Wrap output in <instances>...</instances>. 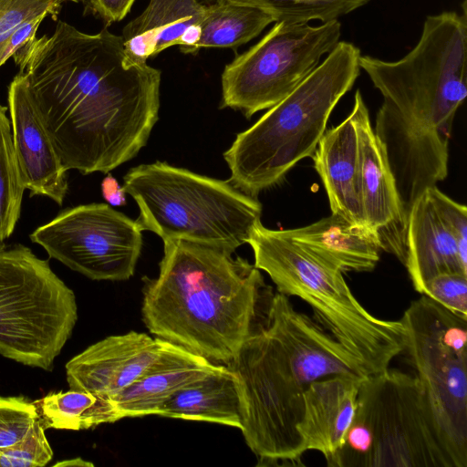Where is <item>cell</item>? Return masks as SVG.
<instances>
[{"label": "cell", "instance_id": "cell-32", "mask_svg": "<svg viewBox=\"0 0 467 467\" xmlns=\"http://www.w3.org/2000/svg\"><path fill=\"white\" fill-rule=\"evenodd\" d=\"M135 0H89L91 9L110 24L123 19Z\"/></svg>", "mask_w": 467, "mask_h": 467}, {"label": "cell", "instance_id": "cell-28", "mask_svg": "<svg viewBox=\"0 0 467 467\" xmlns=\"http://www.w3.org/2000/svg\"><path fill=\"white\" fill-rule=\"evenodd\" d=\"M66 0H0V52L11 33L26 20L51 15L56 18Z\"/></svg>", "mask_w": 467, "mask_h": 467}, {"label": "cell", "instance_id": "cell-16", "mask_svg": "<svg viewBox=\"0 0 467 467\" xmlns=\"http://www.w3.org/2000/svg\"><path fill=\"white\" fill-rule=\"evenodd\" d=\"M364 377L358 373L336 374L306 388L303 415L297 424L306 451H319L327 462L339 450L351 424Z\"/></svg>", "mask_w": 467, "mask_h": 467}, {"label": "cell", "instance_id": "cell-33", "mask_svg": "<svg viewBox=\"0 0 467 467\" xmlns=\"http://www.w3.org/2000/svg\"><path fill=\"white\" fill-rule=\"evenodd\" d=\"M103 198L112 206H122L126 203V192L117 180L108 174L101 182Z\"/></svg>", "mask_w": 467, "mask_h": 467}, {"label": "cell", "instance_id": "cell-5", "mask_svg": "<svg viewBox=\"0 0 467 467\" xmlns=\"http://www.w3.org/2000/svg\"><path fill=\"white\" fill-rule=\"evenodd\" d=\"M360 56L355 45L339 41L291 93L237 134L223 153L228 181L256 197L313 156L332 110L359 76Z\"/></svg>", "mask_w": 467, "mask_h": 467}, {"label": "cell", "instance_id": "cell-18", "mask_svg": "<svg viewBox=\"0 0 467 467\" xmlns=\"http://www.w3.org/2000/svg\"><path fill=\"white\" fill-rule=\"evenodd\" d=\"M313 160L331 213L366 224L360 199L358 133L353 110L337 126L325 131Z\"/></svg>", "mask_w": 467, "mask_h": 467}, {"label": "cell", "instance_id": "cell-21", "mask_svg": "<svg viewBox=\"0 0 467 467\" xmlns=\"http://www.w3.org/2000/svg\"><path fill=\"white\" fill-rule=\"evenodd\" d=\"M157 416L199 420L241 429V400L237 380L227 365L176 392Z\"/></svg>", "mask_w": 467, "mask_h": 467}, {"label": "cell", "instance_id": "cell-8", "mask_svg": "<svg viewBox=\"0 0 467 467\" xmlns=\"http://www.w3.org/2000/svg\"><path fill=\"white\" fill-rule=\"evenodd\" d=\"M329 467H455L421 385L389 367L363 378L356 410Z\"/></svg>", "mask_w": 467, "mask_h": 467}, {"label": "cell", "instance_id": "cell-11", "mask_svg": "<svg viewBox=\"0 0 467 467\" xmlns=\"http://www.w3.org/2000/svg\"><path fill=\"white\" fill-rule=\"evenodd\" d=\"M337 19L308 23L275 22L253 47L224 67L221 108L249 119L291 93L339 42Z\"/></svg>", "mask_w": 467, "mask_h": 467}, {"label": "cell", "instance_id": "cell-29", "mask_svg": "<svg viewBox=\"0 0 467 467\" xmlns=\"http://www.w3.org/2000/svg\"><path fill=\"white\" fill-rule=\"evenodd\" d=\"M421 295L467 318V275L461 272L438 274L425 283Z\"/></svg>", "mask_w": 467, "mask_h": 467}, {"label": "cell", "instance_id": "cell-13", "mask_svg": "<svg viewBox=\"0 0 467 467\" xmlns=\"http://www.w3.org/2000/svg\"><path fill=\"white\" fill-rule=\"evenodd\" d=\"M197 355L146 333L130 331L89 346L66 364L70 389L112 398L142 377Z\"/></svg>", "mask_w": 467, "mask_h": 467}, {"label": "cell", "instance_id": "cell-24", "mask_svg": "<svg viewBox=\"0 0 467 467\" xmlns=\"http://www.w3.org/2000/svg\"><path fill=\"white\" fill-rule=\"evenodd\" d=\"M275 18L263 9L216 0L206 5L197 43L191 50L202 47L236 48L257 36Z\"/></svg>", "mask_w": 467, "mask_h": 467}, {"label": "cell", "instance_id": "cell-7", "mask_svg": "<svg viewBox=\"0 0 467 467\" xmlns=\"http://www.w3.org/2000/svg\"><path fill=\"white\" fill-rule=\"evenodd\" d=\"M123 190L137 202L136 223L163 240L210 245L230 254L248 243L262 204L222 181L156 161L131 168Z\"/></svg>", "mask_w": 467, "mask_h": 467}, {"label": "cell", "instance_id": "cell-3", "mask_svg": "<svg viewBox=\"0 0 467 467\" xmlns=\"http://www.w3.org/2000/svg\"><path fill=\"white\" fill-rule=\"evenodd\" d=\"M227 367L238 384L240 431L259 466L301 463L306 451L297 424L312 382L342 373L366 376L327 331L279 292Z\"/></svg>", "mask_w": 467, "mask_h": 467}, {"label": "cell", "instance_id": "cell-31", "mask_svg": "<svg viewBox=\"0 0 467 467\" xmlns=\"http://www.w3.org/2000/svg\"><path fill=\"white\" fill-rule=\"evenodd\" d=\"M46 16L43 15L26 20L11 33L0 52V67L26 43L36 37L37 28Z\"/></svg>", "mask_w": 467, "mask_h": 467}, {"label": "cell", "instance_id": "cell-27", "mask_svg": "<svg viewBox=\"0 0 467 467\" xmlns=\"http://www.w3.org/2000/svg\"><path fill=\"white\" fill-rule=\"evenodd\" d=\"M52 458L53 451L39 419L23 441L0 448V467H43Z\"/></svg>", "mask_w": 467, "mask_h": 467}, {"label": "cell", "instance_id": "cell-10", "mask_svg": "<svg viewBox=\"0 0 467 467\" xmlns=\"http://www.w3.org/2000/svg\"><path fill=\"white\" fill-rule=\"evenodd\" d=\"M400 321L403 352L419 379L455 467H467V318L427 296Z\"/></svg>", "mask_w": 467, "mask_h": 467}, {"label": "cell", "instance_id": "cell-23", "mask_svg": "<svg viewBox=\"0 0 467 467\" xmlns=\"http://www.w3.org/2000/svg\"><path fill=\"white\" fill-rule=\"evenodd\" d=\"M34 402L45 430H88L121 420L110 398L81 389L50 392Z\"/></svg>", "mask_w": 467, "mask_h": 467}, {"label": "cell", "instance_id": "cell-9", "mask_svg": "<svg viewBox=\"0 0 467 467\" xmlns=\"http://www.w3.org/2000/svg\"><path fill=\"white\" fill-rule=\"evenodd\" d=\"M77 320L75 294L48 261L0 244V354L51 371Z\"/></svg>", "mask_w": 467, "mask_h": 467}, {"label": "cell", "instance_id": "cell-22", "mask_svg": "<svg viewBox=\"0 0 467 467\" xmlns=\"http://www.w3.org/2000/svg\"><path fill=\"white\" fill-rule=\"evenodd\" d=\"M219 365L197 356L142 377L111 400L121 419L157 415L160 407L176 392L215 370Z\"/></svg>", "mask_w": 467, "mask_h": 467}, {"label": "cell", "instance_id": "cell-19", "mask_svg": "<svg viewBox=\"0 0 467 467\" xmlns=\"http://www.w3.org/2000/svg\"><path fill=\"white\" fill-rule=\"evenodd\" d=\"M404 266L413 288L421 294L425 283L445 272L467 275L457 244L439 215L425 190L411 205L407 216Z\"/></svg>", "mask_w": 467, "mask_h": 467}, {"label": "cell", "instance_id": "cell-25", "mask_svg": "<svg viewBox=\"0 0 467 467\" xmlns=\"http://www.w3.org/2000/svg\"><path fill=\"white\" fill-rule=\"evenodd\" d=\"M0 104V244L14 232L20 217L25 188L16 160L11 121Z\"/></svg>", "mask_w": 467, "mask_h": 467}, {"label": "cell", "instance_id": "cell-14", "mask_svg": "<svg viewBox=\"0 0 467 467\" xmlns=\"http://www.w3.org/2000/svg\"><path fill=\"white\" fill-rule=\"evenodd\" d=\"M352 110L358 133L360 199L365 223L377 233L381 250L404 265L407 216L359 90L355 93Z\"/></svg>", "mask_w": 467, "mask_h": 467}, {"label": "cell", "instance_id": "cell-2", "mask_svg": "<svg viewBox=\"0 0 467 467\" xmlns=\"http://www.w3.org/2000/svg\"><path fill=\"white\" fill-rule=\"evenodd\" d=\"M383 101L374 132L403 211L448 175L455 114L467 97L466 12L429 16L416 46L397 61L359 57Z\"/></svg>", "mask_w": 467, "mask_h": 467}, {"label": "cell", "instance_id": "cell-30", "mask_svg": "<svg viewBox=\"0 0 467 467\" xmlns=\"http://www.w3.org/2000/svg\"><path fill=\"white\" fill-rule=\"evenodd\" d=\"M432 202L452 234L462 265L467 268V208L443 193L437 186L426 189Z\"/></svg>", "mask_w": 467, "mask_h": 467}, {"label": "cell", "instance_id": "cell-1", "mask_svg": "<svg viewBox=\"0 0 467 467\" xmlns=\"http://www.w3.org/2000/svg\"><path fill=\"white\" fill-rule=\"evenodd\" d=\"M67 170L109 172L134 158L159 119L161 71L130 59L121 36L58 21L14 55Z\"/></svg>", "mask_w": 467, "mask_h": 467}, {"label": "cell", "instance_id": "cell-17", "mask_svg": "<svg viewBox=\"0 0 467 467\" xmlns=\"http://www.w3.org/2000/svg\"><path fill=\"white\" fill-rule=\"evenodd\" d=\"M205 11L206 5L198 0H150L145 10L123 28L127 55L134 61L146 62L172 46L191 53Z\"/></svg>", "mask_w": 467, "mask_h": 467}, {"label": "cell", "instance_id": "cell-12", "mask_svg": "<svg viewBox=\"0 0 467 467\" xmlns=\"http://www.w3.org/2000/svg\"><path fill=\"white\" fill-rule=\"evenodd\" d=\"M141 232L109 204L90 203L64 210L29 237L49 257L92 280L124 281L134 275Z\"/></svg>", "mask_w": 467, "mask_h": 467}, {"label": "cell", "instance_id": "cell-6", "mask_svg": "<svg viewBox=\"0 0 467 467\" xmlns=\"http://www.w3.org/2000/svg\"><path fill=\"white\" fill-rule=\"evenodd\" d=\"M254 266L265 272L277 292L296 296L313 311L314 319L358 363L363 373H378L403 352L400 320L373 316L356 298L343 272L305 244L259 223L248 241Z\"/></svg>", "mask_w": 467, "mask_h": 467}, {"label": "cell", "instance_id": "cell-26", "mask_svg": "<svg viewBox=\"0 0 467 467\" xmlns=\"http://www.w3.org/2000/svg\"><path fill=\"white\" fill-rule=\"evenodd\" d=\"M38 419L34 401L23 396H0V448L23 441Z\"/></svg>", "mask_w": 467, "mask_h": 467}, {"label": "cell", "instance_id": "cell-20", "mask_svg": "<svg viewBox=\"0 0 467 467\" xmlns=\"http://www.w3.org/2000/svg\"><path fill=\"white\" fill-rule=\"evenodd\" d=\"M284 233L344 272H370L380 258L377 233L367 224L355 223L331 213L306 226Z\"/></svg>", "mask_w": 467, "mask_h": 467}, {"label": "cell", "instance_id": "cell-15", "mask_svg": "<svg viewBox=\"0 0 467 467\" xmlns=\"http://www.w3.org/2000/svg\"><path fill=\"white\" fill-rule=\"evenodd\" d=\"M13 145L21 182L31 196L41 195L61 205L68 184L67 170L45 130L27 84L19 73L8 88Z\"/></svg>", "mask_w": 467, "mask_h": 467}, {"label": "cell", "instance_id": "cell-4", "mask_svg": "<svg viewBox=\"0 0 467 467\" xmlns=\"http://www.w3.org/2000/svg\"><path fill=\"white\" fill-rule=\"evenodd\" d=\"M226 251L163 240L159 275L145 278L142 320L156 337L227 365L263 322L271 287L261 270Z\"/></svg>", "mask_w": 467, "mask_h": 467}, {"label": "cell", "instance_id": "cell-34", "mask_svg": "<svg viewBox=\"0 0 467 467\" xmlns=\"http://www.w3.org/2000/svg\"><path fill=\"white\" fill-rule=\"evenodd\" d=\"M54 466H79V467H92L94 464L90 462H87L81 458H75L70 460L62 461L54 464Z\"/></svg>", "mask_w": 467, "mask_h": 467}]
</instances>
